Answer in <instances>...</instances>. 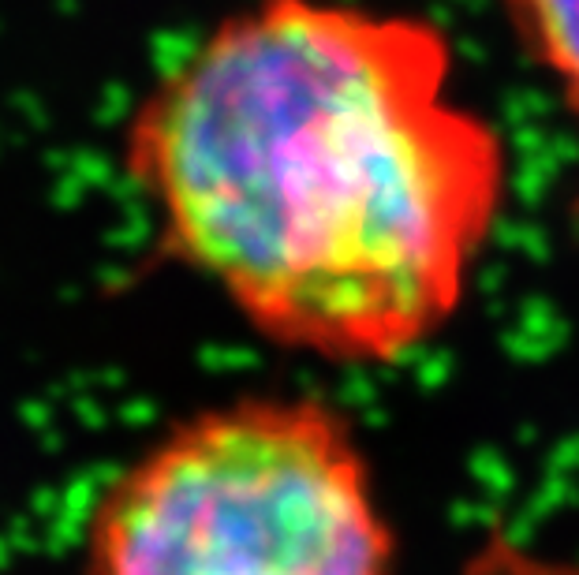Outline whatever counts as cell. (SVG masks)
I'll return each mask as SVG.
<instances>
[{"instance_id": "obj_1", "label": "cell", "mask_w": 579, "mask_h": 575, "mask_svg": "<svg viewBox=\"0 0 579 575\" xmlns=\"http://www.w3.org/2000/svg\"><path fill=\"white\" fill-rule=\"evenodd\" d=\"M124 169L172 258L262 337L396 363L460 310L509 154L430 19L251 0L135 105Z\"/></svg>"}, {"instance_id": "obj_2", "label": "cell", "mask_w": 579, "mask_h": 575, "mask_svg": "<svg viewBox=\"0 0 579 575\" xmlns=\"http://www.w3.org/2000/svg\"><path fill=\"white\" fill-rule=\"evenodd\" d=\"M83 575H396V542L333 407L247 396L116 471L86 516Z\"/></svg>"}, {"instance_id": "obj_3", "label": "cell", "mask_w": 579, "mask_h": 575, "mask_svg": "<svg viewBox=\"0 0 579 575\" xmlns=\"http://www.w3.org/2000/svg\"><path fill=\"white\" fill-rule=\"evenodd\" d=\"M501 8L579 124V0H501Z\"/></svg>"}]
</instances>
